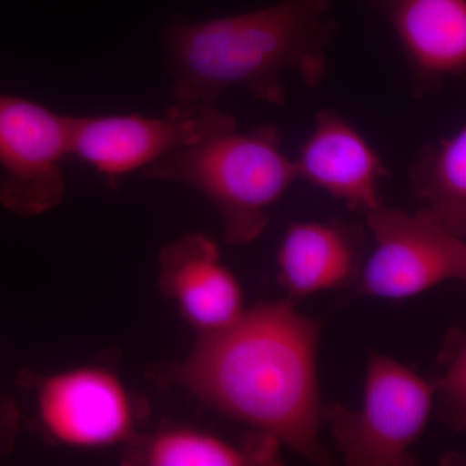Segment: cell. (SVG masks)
Segmentation results:
<instances>
[{
  "instance_id": "obj_1",
  "label": "cell",
  "mask_w": 466,
  "mask_h": 466,
  "mask_svg": "<svg viewBox=\"0 0 466 466\" xmlns=\"http://www.w3.org/2000/svg\"><path fill=\"white\" fill-rule=\"evenodd\" d=\"M320 330L289 299L260 303L228 327L198 334L191 354L167 368V379L309 461L329 464L320 441Z\"/></svg>"
},
{
  "instance_id": "obj_2",
  "label": "cell",
  "mask_w": 466,
  "mask_h": 466,
  "mask_svg": "<svg viewBox=\"0 0 466 466\" xmlns=\"http://www.w3.org/2000/svg\"><path fill=\"white\" fill-rule=\"evenodd\" d=\"M334 0H283L269 7L198 23L174 20L162 32L173 106H218L229 88L284 106L287 72L308 87L328 76L327 50L339 34Z\"/></svg>"
},
{
  "instance_id": "obj_3",
  "label": "cell",
  "mask_w": 466,
  "mask_h": 466,
  "mask_svg": "<svg viewBox=\"0 0 466 466\" xmlns=\"http://www.w3.org/2000/svg\"><path fill=\"white\" fill-rule=\"evenodd\" d=\"M144 174L200 192L216 207L231 245L258 240L271 222L272 208L299 179L294 159L285 155L283 134L274 125L245 133L238 124L227 126L174 150Z\"/></svg>"
},
{
  "instance_id": "obj_4",
  "label": "cell",
  "mask_w": 466,
  "mask_h": 466,
  "mask_svg": "<svg viewBox=\"0 0 466 466\" xmlns=\"http://www.w3.org/2000/svg\"><path fill=\"white\" fill-rule=\"evenodd\" d=\"M433 382L388 355L368 357L363 406L332 403L323 408L345 464H417L410 450L424 433L434 407Z\"/></svg>"
},
{
  "instance_id": "obj_5",
  "label": "cell",
  "mask_w": 466,
  "mask_h": 466,
  "mask_svg": "<svg viewBox=\"0 0 466 466\" xmlns=\"http://www.w3.org/2000/svg\"><path fill=\"white\" fill-rule=\"evenodd\" d=\"M375 249L364 262L352 297L404 299L466 278V242L433 211L413 214L381 205L366 214Z\"/></svg>"
},
{
  "instance_id": "obj_6",
  "label": "cell",
  "mask_w": 466,
  "mask_h": 466,
  "mask_svg": "<svg viewBox=\"0 0 466 466\" xmlns=\"http://www.w3.org/2000/svg\"><path fill=\"white\" fill-rule=\"evenodd\" d=\"M70 119L41 104L0 95V204L21 217L46 213L64 200V159Z\"/></svg>"
},
{
  "instance_id": "obj_7",
  "label": "cell",
  "mask_w": 466,
  "mask_h": 466,
  "mask_svg": "<svg viewBox=\"0 0 466 466\" xmlns=\"http://www.w3.org/2000/svg\"><path fill=\"white\" fill-rule=\"evenodd\" d=\"M238 124L218 106H173L165 116L142 115L85 116L70 119V156L99 174L118 177L143 168Z\"/></svg>"
},
{
  "instance_id": "obj_8",
  "label": "cell",
  "mask_w": 466,
  "mask_h": 466,
  "mask_svg": "<svg viewBox=\"0 0 466 466\" xmlns=\"http://www.w3.org/2000/svg\"><path fill=\"white\" fill-rule=\"evenodd\" d=\"M36 404L45 431L73 449H108L133 435V398L106 368H73L46 377L36 389Z\"/></svg>"
},
{
  "instance_id": "obj_9",
  "label": "cell",
  "mask_w": 466,
  "mask_h": 466,
  "mask_svg": "<svg viewBox=\"0 0 466 466\" xmlns=\"http://www.w3.org/2000/svg\"><path fill=\"white\" fill-rule=\"evenodd\" d=\"M400 42L410 94H440L449 78L466 76V0H367Z\"/></svg>"
},
{
  "instance_id": "obj_10",
  "label": "cell",
  "mask_w": 466,
  "mask_h": 466,
  "mask_svg": "<svg viewBox=\"0 0 466 466\" xmlns=\"http://www.w3.org/2000/svg\"><path fill=\"white\" fill-rule=\"evenodd\" d=\"M158 287L198 334L217 332L245 311L244 290L216 242L189 233L162 248Z\"/></svg>"
},
{
  "instance_id": "obj_11",
  "label": "cell",
  "mask_w": 466,
  "mask_h": 466,
  "mask_svg": "<svg viewBox=\"0 0 466 466\" xmlns=\"http://www.w3.org/2000/svg\"><path fill=\"white\" fill-rule=\"evenodd\" d=\"M294 164L299 179L345 202L350 210L368 214L383 204L380 188L390 171L355 126L334 110L318 113Z\"/></svg>"
},
{
  "instance_id": "obj_12",
  "label": "cell",
  "mask_w": 466,
  "mask_h": 466,
  "mask_svg": "<svg viewBox=\"0 0 466 466\" xmlns=\"http://www.w3.org/2000/svg\"><path fill=\"white\" fill-rule=\"evenodd\" d=\"M366 257V235L339 219L291 223L276 256L279 283L288 299H308L357 284Z\"/></svg>"
},
{
  "instance_id": "obj_13",
  "label": "cell",
  "mask_w": 466,
  "mask_h": 466,
  "mask_svg": "<svg viewBox=\"0 0 466 466\" xmlns=\"http://www.w3.org/2000/svg\"><path fill=\"white\" fill-rule=\"evenodd\" d=\"M280 446L259 431L235 444L198 429L170 428L147 441L137 460L149 466H274L281 465Z\"/></svg>"
},
{
  "instance_id": "obj_14",
  "label": "cell",
  "mask_w": 466,
  "mask_h": 466,
  "mask_svg": "<svg viewBox=\"0 0 466 466\" xmlns=\"http://www.w3.org/2000/svg\"><path fill=\"white\" fill-rule=\"evenodd\" d=\"M410 189L453 232L466 235V128L417 150Z\"/></svg>"
},
{
  "instance_id": "obj_15",
  "label": "cell",
  "mask_w": 466,
  "mask_h": 466,
  "mask_svg": "<svg viewBox=\"0 0 466 466\" xmlns=\"http://www.w3.org/2000/svg\"><path fill=\"white\" fill-rule=\"evenodd\" d=\"M441 376L433 381L438 415L453 431L466 426V336L452 328L444 339L440 354Z\"/></svg>"
},
{
  "instance_id": "obj_16",
  "label": "cell",
  "mask_w": 466,
  "mask_h": 466,
  "mask_svg": "<svg viewBox=\"0 0 466 466\" xmlns=\"http://www.w3.org/2000/svg\"><path fill=\"white\" fill-rule=\"evenodd\" d=\"M14 433V417L12 408L0 406V453L7 449Z\"/></svg>"
}]
</instances>
